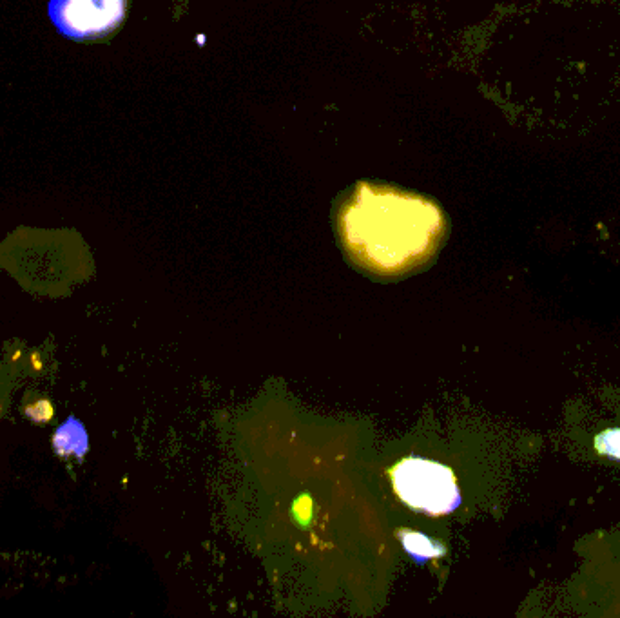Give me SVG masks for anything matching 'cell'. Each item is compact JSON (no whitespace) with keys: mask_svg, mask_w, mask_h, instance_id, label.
<instances>
[{"mask_svg":"<svg viewBox=\"0 0 620 618\" xmlns=\"http://www.w3.org/2000/svg\"><path fill=\"white\" fill-rule=\"evenodd\" d=\"M55 450L62 455H82L88 450V435L78 421L69 419L66 425L60 426L55 434Z\"/></svg>","mask_w":620,"mask_h":618,"instance_id":"obj_4","label":"cell"},{"mask_svg":"<svg viewBox=\"0 0 620 618\" xmlns=\"http://www.w3.org/2000/svg\"><path fill=\"white\" fill-rule=\"evenodd\" d=\"M595 446L601 454L620 461V428H611V430H606L601 435H597Z\"/></svg>","mask_w":620,"mask_h":618,"instance_id":"obj_5","label":"cell"},{"mask_svg":"<svg viewBox=\"0 0 620 618\" xmlns=\"http://www.w3.org/2000/svg\"><path fill=\"white\" fill-rule=\"evenodd\" d=\"M392 483L403 503L430 515L454 512L461 495L452 470L427 459H405L392 470Z\"/></svg>","mask_w":620,"mask_h":618,"instance_id":"obj_2","label":"cell"},{"mask_svg":"<svg viewBox=\"0 0 620 618\" xmlns=\"http://www.w3.org/2000/svg\"><path fill=\"white\" fill-rule=\"evenodd\" d=\"M126 0H49V19L64 37L93 40L115 31L126 17Z\"/></svg>","mask_w":620,"mask_h":618,"instance_id":"obj_3","label":"cell"},{"mask_svg":"<svg viewBox=\"0 0 620 618\" xmlns=\"http://www.w3.org/2000/svg\"><path fill=\"white\" fill-rule=\"evenodd\" d=\"M338 232L358 267L401 276L436 254L445 240L446 220L436 203L419 194L359 182L341 205Z\"/></svg>","mask_w":620,"mask_h":618,"instance_id":"obj_1","label":"cell"}]
</instances>
